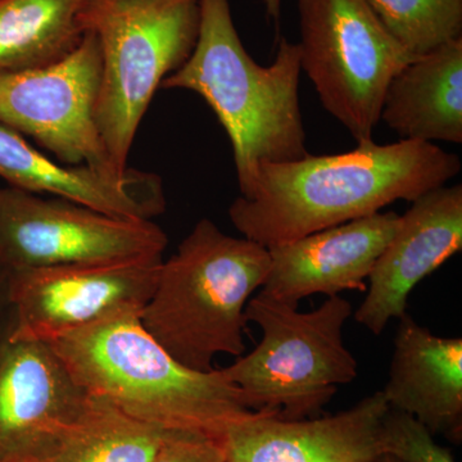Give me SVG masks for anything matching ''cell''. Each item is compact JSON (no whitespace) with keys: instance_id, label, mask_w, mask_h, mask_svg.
<instances>
[{"instance_id":"1","label":"cell","mask_w":462,"mask_h":462,"mask_svg":"<svg viewBox=\"0 0 462 462\" xmlns=\"http://www.w3.org/2000/svg\"><path fill=\"white\" fill-rule=\"evenodd\" d=\"M460 158L431 143H358L346 153L263 163L254 187L234 199L229 218L242 236L275 247L413 202L460 172Z\"/></svg>"},{"instance_id":"2","label":"cell","mask_w":462,"mask_h":462,"mask_svg":"<svg viewBox=\"0 0 462 462\" xmlns=\"http://www.w3.org/2000/svg\"><path fill=\"white\" fill-rule=\"evenodd\" d=\"M199 7L196 47L161 89L190 90L206 100L229 136L245 196L263 163L310 153L298 97L300 50L282 38L272 65H258L240 41L229 0H199Z\"/></svg>"},{"instance_id":"3","label":"cell","mask_w":462,"mask_h":462,"mask_svg":"<svg viewBox=\"0 0 462 462\" xmlns=\"http://www.w3.org/2000/svg\"><path fill=\"white\" fill-rule=\"evenodd\" d=\"M48 345L90 396L161 430L225 439L258 412L245 406L223 370L194 372L173 360L141 316L100 322Z\"/></svg>"},{"instance_id":"4","label":"cell","mask_w":462,"mask_h":462,"mask_svg":"<svg viewBox=\"0 0 462 462\" xmlns=\"http://www.w3.org/2000/svg\"><path fill=\"white\" fill-rule=\"evenodd\" d=\"M269 249L202 218L163 261L143 328L182 366L214 370L216 356L245 351V309L270 272Z\"/></svg>"},{"instance_id":"5","label":"cell","mask_w":462,"mask_h":462,"mask_svg":"<svg viewBox=\"0 0 462 462\" xmlns=\"http://www.w3.org/2000/svg\"><path fill=\"white\" fill-rule=\"evenodd\" d=\"M199 20V0H88L81 11L102 56L96 124L120 175L154 94L196 47Z\"/></svg>"},{"instance_id":"6","label":"cell","mask_w":462,"mask_h":462,"mask_svg":"<svg viewBox=\"0 0 462 462\" xmlns=\"http://www.w3.org/2000/svg\"><path fill=\"white\" fill-rule=\"evenodd\" d=\"M352 314L351 302L340 296L300 312L260 293L245 309L247 321L263 334L260 343L221 370L252 411H275L284 420L316 415L357 378V360L343 339Z\"/></svg>"},{"instance_id":"7","label":"cell","mask_w":462,"mask_h":462,"mask_svg":"<svg viewBox=\"0 0 462 462\" xmlns=\"http://www.w3.org/2000/svg\"><path fill=\"white\" fill-rule=\"evenodd\" d=\"M300 69L357 143L373 141L389 81L413 56L366 0H298Z\"/></svg>"},{"instance_id":"8","label":"cell","mask_w":462,"mask_h":462,"mask_svg":"<svg viewBox=\"0 0 462 462\" xmlns=\"http://www.w3.org/2000/svg\"><path fill=\"white\" fill-rule=\"evenodd\" d=\"M167 245L165 231L152 221L0 188V270L7 273L162 257Z\"/></svg>"},{"instance_id":"9","label":"cell","mask_w":462,"mask_h":462,"mask_svg":"<svg viewBox=\"0 0 462 462\" xmlns=\"http://www.w3.org/2000/svg\"><path fill=\"white\" fill-rule=\"evenodd\" d=\"M102 56L96 36L85 32L71 53L36 69L0 72V126L27 136L67 166L116 171L96 124Z\"/></svg>"},{"instance_id":"10","label":"cell","mask_w":462,"mask_h":462,"mask_svg":"<svg viewBox=\"0 0 462 462\" xmlns=\"http://www.w3.org/2000/svg\"><path fill=\"white\" fill-rule=\"evenodd\" d=\"M162 257L66 264L8 273L9 338L50 343L124 316H141Z\"/></svg>"},{"instance_id":"11","label":"cell","mask_w":462,"mask_h":462,"mask_svg":"<svg viewBox=\"0 0 462 462\" xmlns=\"http://www.w3.org/2000/svg\"><path fill=\"white\" fill-rule=\"evenodd\" d=\"M91 396L47 342L0 343V462H51Z\"/></svg>"},{"instance_id":"12","label":"cell","mask_w":462,"mask_h":462,"mask_svg":"<svg viewBox=\"0 0 462 462\" xmlns=\"http://www.w3.org/2000/svg\"><path fill=\"white\" fill-rule=\"evenodd\" d=\"M369 276L355 320L374 336L407 314L416 285L462 248V185L436 188L411 202Z\"/></svg>"},{"instance_id":"13","label":"cell","mask_w":462,"mask_h":462,"mask_svg":"<svg viewBox=\"0 0 462 462\" xmlns=\"http://www.w3.org/2000/svg\"><path fill=\"white\" fill-rule=\"evenodd\" d=\"M400 216L380 211L269 248L272 264L261 293L291 306L314 294L364 293Z\"/></svg>"},{"instance_id":"14","label":"cell","mask_w":462,"mask_h":462,"mask_svg":"<svg viewBox=\"0 0 462 462\" xmlns=\"http://www.w3.org/2000/svg\"><path fill=\"white\" fill-rule=\"evenodd\" d=\"M388 411L382 391L346 411L312 420L258 411L226 434L227 462H378Z\"/></svg>"},{"instance_id":"15","label":"cell","mask_w":462,"mask_h":462,"mask_svg":"<svg viewBox=\"0 0 462 462\" xmlns=\"http://www.w3.org/2000/svg\"><path fill=\"white\" fill-rule=\"evenodd\" d=\"M0 178L9 187L51 194L126 220L152 221L166 208L156 173L133 170L118 179L87 166L63 165L5 126H0Z\"/></svg>"},{"instance_id":"16","label":"cell","mask_w":462,"mask_h":462,"mask_svg":"<svg viewBox=\"0 0 462 462\" xmlns=\"http://www.w3.org/2000/svg\"><path fill=\"white\" fill-rule=\"evenodd\" d=\"M393 345L388 382L382 389L389 409L409 413L431 434L460 436L462 339L434 336L406 314Z\"/></svg>"},{"instance_id":"17","label":"cell","mask_w":462,"mask_h":462,"mask_svg":"<svg viewBox=\"0 0 462 462\" xmlns=\"http://www.w3.org/2000/svg\"><path fill=\"white\" fill-rule=\"evenodd\" d=\"M380 120L402 141L462 143V38L410 60L389 81Z\"/></svg>"},{"instance_id":"18","label":"cell","mask_w":462,"mask_h":462,"mask_svg":"<svg viewBox=\"0 0 462 462\" xmlns=\"http://www.w3.org/2000/svg\"><path fill=\"white\" fill-rule=\"evenodd\" d=\"M88 0H0V72L62 60L83 39Z\"/></svg>"},{"instance_id":"19","label":"cell","mask_w":462,"mask_h":462,"mask_svg":"<svg viewBox=\"0 0 462 462\" xmlns=\"http://www.w3.org/2000/svg\"><path fill=\"white\" fill-rule=\"evenodd\" d=\"M165 434L91 396L83 418L51 462H152Z\"/></svg>"},{"instance_id":"20","label":"cell","mask_w":462,"mask_h":462,"mask_svg":"<svg viewBox=\"0 0 462 462\" xmlns=\"http://www.w3.org/2000/svg\"><path fill=\"white\" fill-rule=\"evenodd\" d=\"M382 25L413 57L462 38V0H366Z\"/></svg>"},{"instance_id":"21","label":"cell","mask_w":462,"mask_h":462,"mask_svg":"<svg viewBox=\"0 0 462 462\" xmlns=\"http://www.w3.org/2000/svg\"><path fill=\"white\" fill-rule=\"evenodd\" d=\"M383 456L398 462H456L425 425L406 412L389 409L382 427Z\"/></svg>"},{"instance_id":"22","label":"cell","mask_w":462,"mask_h":462,"mask_svg":"<svg viewBox=\"0 0 462 462\" xmlns=\"http://www.w3.org/2000/svg\"><path fill=\"white\" fill-rule=\"evenodd\" d=\"M152 462H227L226 446L220 438L166 431Z\"/></svg>"},{"instance_id":"23","label":"cell","mask_w":462,"mask_h":462,"mask_svg":"<svg viewBox=\"0 0 462 462\" xmlns=\"http://www.w3.org/2000/svg\"><path fill=\"white\" fill-rule=\"evenodd\" d=\"M12 327V309L9 302L8 273L0 270V343L8 337Z\"/></svg>"},{"instance_id":"24","label":"cell","mask_w":462,"mask_h":462,"mask_svg":"<svg viewBox=\"0 0 462 462\" xmlns=\"http://www.w3.org/2000/svg\"><path fill=\"white\" fill-rule=\"evenodd\" d=\"M266 7L267 16L272 18L273 23H278L281 20L282 0H263Z\"/></svg>"},{"instance_id":"25","label":"cell","mask_w":462,"mask_h":462,"mask_svg":"<svg viewBox=\"0 0 462 462\" xmlns=\"http://www.w3.org/2000/svg\"><path fill=\"white\" fill-rule=\"evenodd\" d=\"M380 462H398L397 460H394V458L389 457V456H383L382 458L379 460Z\"/></svg>"}]
</instances>
